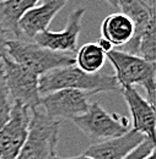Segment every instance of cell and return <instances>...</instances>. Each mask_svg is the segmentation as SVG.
Masks as SVG:
<instances>
[{
    "label": "cell",
    "mask_w": 156,
    "mask_h": 159,
    "mask_svg": "<svg viewBox=\"0 0 156 159\" xmlns=\"http://www.w3.org/2000/svg\"><path fill=\"white\" fill-rule=\"evenodd\" d=\"M65 88L82 91L87 94L120 91V86L115 76L100 72L89 74L79 69L76 65L58 67L39 76L38 89L41 96Z\"/></svg>",
    "instance_id": "6da1fadb"
},
{
    "label": "cell",
    "mask_w": 156,
    "mask_h": 159,
    "mask_svg": "<svg viewBox=\"0 0 156 159\" xmlns=\"http://www.w3.org/2000/svg\"><path fill=\"white\" fill-rule=\"evenodd\" d=\"M106 58L112 64L117 79L122 88L141 86L146 92V100L155 107L156 93V66L155 62L141 59L140 57L112 49L106 53Z\"/></svg>",
    "instance_id": "7a4b0ae2"
},
{
    "label": "cell",
    "mask_w": 156,
    "mask_h": 159,
    "mask_svg": "<svg viewBox=\"0 0 156 159\" xmlns=\"http://www.w3.org/2000/svg\"><path fill=\"white\" fill-rule=\"evenodd\" d=\"M59 130L60 121L49 118L42 110H32L27 137L16 159H54Z\"/></svg>",
    "instance_id": "3957f363"
},
{
    "label": "cell",
    "mask_w": 156,
    "mask_h": 159,
    "mask_svg": "<svg viewBox=\"0 0 156 159\" xmlns=\"http://www.w3.org/2000/svg\"><path fill=\"white\" fill-rule=\"evenodd\" d=\"M7 57L38 76L54 69L75 64L73 54L53 52L36 43L21 39H9Z\"/></svg>",
    "instance_id": "277c9868"
},
{
    "label": "cell",
    "mask_w": 156,
    "mask_h": 159,
    "mask_svg": "<svg viewBox=\"0 0 156 159\" xmlns=\"http://www.w3.org/2000/svg\"><path fill=\"white\" fill-rule=\"evenodd\" d=\"M71 122L92 142L119 137L130 130V120L117 113L110 114L97 102H92L85 114Z\"/></svg>",
    "instance_id": "5b68a950"
},
{
    "label": "cell",
    "mask_w": 156,
    "mask_h": 159,
    "mask_svg": "<svg viewBox=\"0 0 156 159\" xmlns=\"http://www.w3.org/2000/svg\"><path fill=\"white\" fill-rule=\"evenodd\" d=\"M1 60L6 84L12 103L26 107L31 111L38 109L41 102L38 75L12 61L9 57L2 58Z\"/></svg>",
    "instance_id": "8992f818"
},
{
    "label": "cell",
    "mask_w": 156,
    "mask_h": 159,
    "mask_svg": "<svg viewBox=\"0 0 156 159\" xmlns=\"http://www.w3.org/2000/svg\"><path fill=\"white\" fill-rule=\"evenodd\" d=\"M87 93L78 89H59L44 96H41L39 107L43 108V111L52 119L71 120L85 114L89 109Z\"/></svg>",
    "instance_id": "52a82bcc"
},
{
    "label": "cell",
    "mask_w": 156,
    "mask_h": 159,
    "mask_svg": "<svg viewBox=\"0 0 156 159\" xmlns=\"http://www.w3.org/2000/svg\"><path fill=\"white\" fill-rule=\"evenodd\" d=\"M31 119V110L12 104L9 120L0 127V159H16L25 144Z\"/></svg>",
    "instance_id": "ba28073f"
},
{
    "label": "cell",
    "mask_w": 156,
    "mask_h": 159,
    "mask_svg": "<svg viewBox=\"0 0 156 159\" xmlns=\"http://www.w3.org/2000/svg\"><path fill=\"white\" fill-rule=\"evenodd\" d=\"M85 7H76L69 15L66 26L63 31L53 32L46 30L35 36V43L43 48L60 53H74L78 48L79 34L81 32V20L85 15Z\"/></svg>",
    "instance_id": "9c48e42d"
},
{
    "label": "cell",
    "mask_w": 156,
    "mask_h": 159,
    "mask_svg": "<svg viewBox=\"0 0 156 159\" xmlns=\"http://www.w3.org/2000/svg\"><path fill=\"white\" fill-rule=\"evenodd\" d=\"M68 1L69 0H41L20 19L17 23L20 36L23 34L33 39L36 34L48 30L52 20Z\"/></svg>",
    "instance_id": "30bf717a"
},
{
    "label": "cell",
    "mask_w": 156,
    "mask_h": 159,
    "mask_svg": "<svg viewBox=\"0 0 156 159\" xmlns=\"http://www.w3.org/2000/svg\"><path fill=\"white\" fill-rule=\"evenodd\" d=\"M120 92L130 110L133 130L143 134L148 139H155V107L143 98L134 87L122 88Z\"/></svg>",
    "instance_id": "8fae6325"
},
{
    "label": "cell",
    "mask_w": 156,
    "mask_h": 159,
    "mask_svg": "<svg viewBox=\"0 0 156 159\" xmlns=\"http://www.w3.org/2000/svg\"><path fill=\"white\" fill-rule=\"evenodd\" d=\"M145 139L146 136L130 129L119 137L92 143L84 154L91 159H123Z\"/></svg>",
    "instance_id": "7c38bea8"
},
{
    "label": "cell",
    "mask_w": 156,
    "mask_h": 159,
    "mask_svg": "<svg viewBox=\"0 0 156 159\" xmlns=\"http://www.w3.org/2000/svg\"><path fill=\"white\" fill-rule=\"evenodd\" d=\"M120 12L128 16L134 25V34L125 45L133 44L146 30L149 23L155 20V6L149 5L144 0H122L118 5Z\"/></svg>",
    "instance_id": "4fadbf2b"
},
{
    "label": "cell",
    "mask_w": 156,
    "mask_h": 159,
    "mask_svg": "<svg viewBox=\"0 0 156 159\" xmlns=\"http://www.w3.org/2000/svg\"><path fill=\"white\" fill-rule=\"evenodd\" d=\"M101 34L112 47H123L132 39L134 34V25L128 16L122 12L111 14L101 25Z\"/></svg>",
    "instance_id": "5bb4252c"
},
{
    "label": "cell",
    "mask_w": 156,
    "mask_h": 159,
    "mask_svg": "<svg viewBox=\"0 0 156 159\" xmlns=\"http://www.w3.org/2000/svg\"><path fill=\"white\" fill-rule=\"evenodd\" d=\"M41 0H5L0 2V23L6 30V32L16 39H19L20 33L17 23L20 19L33 6H36Z\"/></svg>",
    "instance_id": "9a60e30c"
},
{
    "label": "cell",
    "mask_w": 156,
    "mask_h": 159,
    "mask_svg": "<svg viewBox=\"0 0 156 159\" xmlns=\"http://www.w3.org/2000/svg\"><path fill=\"white\" fill-rule=\"evenodd\" d=\"M106 53L97 43H86L78 50L75 64L79 69L89 74H96L105 65Z\"/></svg>",
    "instance_id": "2e32d148"
},
{
    "label": "cell",
    "mask_w": 156,
    "mask_h": 159,
    "mask_svg": "<svg viewBox=\"0 0 156 159\" xmlns=\"http://www.w3.org/2000/svg\"><path fill=\"white\" fill-rule=\"evenodd\" d=\"M12 104L14 103L11 100L9 88L6 84V80H5L2 60L0 59V127H2L5 125V122L9 120Z\"/></svg>",
    "instance_id": "e0dca14e"
},
{
    "label": "cell",
    "mask_w": 156,
    "mask_h": 159,
    "mask_svg": "<svg viewBox=\"0 0 156 159\" xmlns=\"http://www.w3.org/2000/svg\"><path fill=\"white\" fill-rule=\"evenodd\" d=\"M153 152H155V139H150L146 137L137 147H134L123 159H145Z\"/></svg>",
    "instance_id": "ac0fdd59"
},
{
    "label": "cell",
    "mask_w": 156,
    "mask_h": 159,
    "mask_svg": "<svg viewBox=\"0 0 156 159\" xmlns=\"http://www.w3.org/2000/svg\"><path fill=\"white\" fill-rule=\"evenodd\" d=\"M9 33L0 23V59L7 57V42H9Z\"/></svg>",
    "instance_id": "d6986e66"
},
{
    "label": "cell",
    "mask_w": 156,
    "mask_h": 159,
    "mask_svg": "<svg viewBox=\"0 0 156 159\" xmlns=\"http://www.w3.org/2000/svg\"><path fill=\"white\" fill-rule=\"evenodd\" d=\"M97 44L102 48V50H103L105 53H107V52H110V50H112V49H113V47L111 45V43H110V42H107L106 39H103L102 37L98 39Z\"/></svg>",
    "instance_id": "ffe728a7"
},
{
    "label": "cell",
    "mask_w": 156,
    "mask_h": 159,
    "mask_svg": "<svg viewBox=\"0 0 156 159\" xmlns=\"http://www.w3.org/2000/svg\"><path fill=\"white\" fill-rule=\"evenodd\" d=\"M54 159H91L89 158L87 156H85V154H80V156H76V157H68V158H64V157H56Z\"/></svg>",
    "instance_id": "44dd1931"
},
{
    "label": "cell",
    "mask_w": 156,
    "mask_h": 159,
    "mask_svg": "<svg viewBox=\"0 0 156 159\" xmlns=\"http://www.w3.org/2000/svg\"><path fill=\"white\" fill-rule=\"evenodd\" d=\"M106 2H108L111 6H116V7H118V5H119V2L122 1V0H105Z\"/></svg>",
    "instance_id": "7402d4cb"
},
{
    "label": "cell",
    "mask_w": 156,
    "mask_h": 159,
    "mask_svg": "<svg viewBox=\"0 0 156 159\" xmlns=\"http://www.w3.org/2000/svg\"><path fill=\"white\" fill-rule=\"evenodd\" d=\"M145 159H155V152H153L150 156H148V157H146Z\"/></svg>",
    "instance_id": "603a6c76"
},
{
    "label": "cell",
    "mask_w": 156,
    "mask_h": 159,
    "mask_svg": "<svg viewBox=\"0 0 156 159\" xmlns=\"http://www.w3.org/2000/svg\"><path fill=\"white\" fill-rule=\"evenodd\" d=\"M2 1H5V0H0V2H2Z\"/></svg>",
    "instance_id": "cb8c5ba5"
}]
</instances>
